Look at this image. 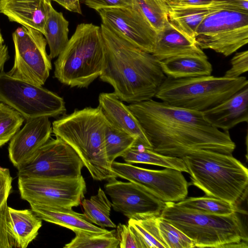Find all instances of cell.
<instances>
[{
  "mask_svg": "<svg viewBox=\"0 0 248 248\" xmlns=\"http://www.w3.org/2000/svg\"><path fill=\"white\" fill-rule=\"evenodd\" d=\"M142 127L152 150L182 158L197 150L232 155L235 144L229 131L212 125L200 112L153 99L127 106Z\"/></svg>",
  "mask_w": 248,
  "mask_h": 248,
  "instance_id": "cell-1",
  "label": "cell"
},
{
  "mask_svg": "<svg viewBox=\"0 0 248 248\" xmlns=\"http://www.w3.org/2000/svg\"><path fill=\"white\" fill-rule=\"evenodd\" d=\"M105 56L99 76L122 101L134 104L155 97L166 76L159 61L102 24Z\"/></svg>",
  "mask_w": 248,
  "mask_h": 248,
  "instance_id": "cell-2",
  "label": "cell"
},
{
  "mask_svg": "<svg viewBox=\"0 0 248 248\" xmlns=\"http://www.w3.org/2000/svg\"><path fill=\"white\" fill-rule=\"evenodd\" d=\"M108 124L99 106L76 109L52 123V133L74 149L95 180L116 177L105 147V133Z\"/></svg>",
  "mask_w": 248,
  "mask_h": 248,
  "instance_id": "cell-3",
  "label": "cell"
},
{
  "mask_svg": "<svg viewBox=\"0 0 248 248\" xmlns=\"http://www.w3.org/2000/svg\"><path fill=\"white\" fill-rule=\"evenodd\" d=\"M191 185L205 196L238 205L247 197L248 169L232 155L197 150L182 157Z\"/></svg>",
  "mask_w": 248,
  "mask_h": 248,
  "instance_id": "cell-4",
  "label": "cell"
},
{
  "mask_svg": "<svg viewBox=\"0 0 248 248\" xmlns=\"http://www.w3.org/2000/svg\"><path fill=\"white\" fill-rule=\"evenodd\" d=\"M160 217L185 234L195 248L248 247V234L238 213L217 215L168 202Z\"/></svg>",
  "mask_w": 248,
  "mask_h": 248,
  "instance_id": "cell-5",
  "label": "cell"
},
{
  "mask_svg": "<svg viewBox=\"0 0 248 248\" xmlns=\"http://www.w3.org/2000/svg\"><path fill=\"white\" fill-rule=\"evenodd\" d=\"M105 47L100 26L78 24L54 62V77L71 87L87 88L103 70Z\"/></svg>",
  "mask_w": 248,
  "mask_h": 248,
  "instance_id": "cell-6",
  "label": "cell"
},
{
  "mask_svg": "<svg viewBox=\"0 0 248 248\" xmlns=\"http://www.w3.org/2000/svg\"><path fill=\"white\" fill-rule=\"evenodd\" d=\"M246 77L200 76L183 78L167 77L155 97L168 104L204 112L248 86Z\"/></svg>",
  "mask_w": 248,
  "mask_h": 248,
  "instance_id": "cell-7",
  "label": "cell"
},
{
  "mask_svg": "<svg viewBox=\"0 0 248 248\" xmlns=\"http://www.w3.org/2000/svg\"><path fill=\"white\" fill-rule=\"evenodd\" d=\"M194 40L202 49L231 55L248 43V12L214 7L198 27Z\"/></svg>",
  "mask_w": 248,
  "mask_h": 248,
  "instance_id": "cell-8",
  "label": "cell"
},
{
  "mask_svg": "<svg viewBox=\"0 0 248 248\" xmlns=\"http://www.w3.org/2000/svg\"><path fill=\"white\" fill-rule=\"evenodd\" d=\"M0 102L17 111L27 121L55 117L66 112L65 102L57 94L0 71Z\"/></svg>",
  "mask_w": 248,
  "mask_h": 248,
  "instance_id": "cell-9",
  "label": "cell"
},
{
  "mask_svg": "<svg viewBox=\"0 0 248 248\" xmlns=\"http://www.w3.org/2000/svg\"><path fill=\"white\" fill-rule=\"evenodd\" d=\"M15 47L14 64L10 76L38 86L43 85L52 69L51 59L46 51L43 34L22 26L12 34Z\"/></svg>",
  "mask_w": 248,
  "mask_h": 248,
  "instance_id": "cell-10",
  "label": "cell"
},
{
  "mask_svg": "<svg viewBox=\"0 0 248 248\" xmlns=\"http://www.w3.org/2000/svg\"><path fill=\"white\" fill-rule=\"evenodd\" d=\"M22 199L30 204L72 208L78 206L86 192L82 175L76 178H41L18 176Z\"/></svg>",
  "mask_w": 248,
  "mask_h": 248,
  "instance_id": "cell-11",
  "label": "cell"
},
{
  "mask_svg": "<svg viewBox=\"0 0 248 248\" xmlns=\"http://www.w3.org/2000/svg\"><path fill=\"white\" fill-rule=\"evenodd\" d=\"M111 169L116 177L138 184L164 202H177L187 195L189 184L181 171L150 170L115 161Z\"/></svg>",
  "mask_w": 248,
  "mask_h": 248,
  "instance_id": "cell-12",
  "label": "cell"
},
{
  "mask_svg": "<svg viewBox=\"0 0 248 248\" xmlns=\"http://www.w3.org/2000/svg\"><path fill=\"white\" fill-rule=\"evenodd\" d=\"M51 138L26 164L17 169L18 176L41 178H76L84 164L74 149L59 137Z\"/></svg>",
  "mask_w": 248,
  "mask_h": 248,
  "instance_id": "cell-13",
  "label": "cell"
},
{
  "mask_svg": "<svg viewBox=\"0 0 248 248\" xmlns=\"http://www.w3.org/2000/svg\"><path fill=\"white\" fill-rule=\"evenodd\" d=\"M106 193L112 201L113 209L127 218L138 219L160 216L165 202L138 184L117 180L116 177L107 180Z\"/></svg>",
  "mask_w": 248,
  "mask_h": 248,
  "instance_id": "cell-14",
  "label": "cell"
},
{
  "mask_svg": "<svg viewBox=\"0 0 248 248\" xmlns=\"http://www.w3.org/2000/svg\"><path fill=\"white\" fill-rule=\"evenodd\" d=\"M102 23L140 49L152 53L157 33L138 7L108 8L97 11Z\"/></svg>",
  "mask_w": 248,
  "mask_h": 248,
  "instance_id": "cell-15",
  "label": "cell"
},
{
  "mask_svg": "<svg viewBox=\"0 0 248 248\" xmlns=\"http://www.w3.org/2000/svg\"><path fill=\"white\" fill-rule=\"evenodd\" d=\"M52 128L47 117L27 121L12 137L8 146L9 159L17 169L28 163L51 138Z\"/></svg>",
  "mask_w": 248,
  "mask_h": 248,
  "instance_id": "cell-16",
  "label": "cell"
},
{
  "mask_svg": "<svg viewBox=\"0 0 248 248\" xmlns=\"http://www.w3.org/2000/svg\"><path fill=\"white\" fill-rule=\"evenodd\" d=\"M98 101V106L111 125L133 136L137 144L152 150L151 144L135 116L113 93H100Z\"/></svg>",
  "mask_w": 248,
  "mask_h": 248,
  "instance_id": "cell-17",
  "label": "cell"
},
{
  "mask_svg": "<svg viewBox=\"0 0 248 248\" xmlns=\"http://www.w3.org/2000/svg\"><path fill=\"white\" fill-rule=\"evenodd\" d=\"M51 0H0V13L10 21L46 34Z\"/></svg>",
  "mask_w": 248,
  "mask_h": 248,
  "instance_id": "cell-18",
  "label": "cell"
},
{
  "mask_svg": "<svg viewBox=\"0 0 248 248\" xmlns=\"http://www.w3.org/2000/svg\"><path fill=\"white\" fill-rule=\"evenodd\" d=\"M248 105L247 86L203 113L212 125L222 131H229L240 123L248 122Z\"/></svg>",
  "mask_w": 248,
  "mask_h": 248,
  "instance_id": "cell-19",
  "label": "cell"
},
{
  "mask_svg": "<svg viewBox=\"0 0 248 248\" xmlns=\"http://www.w3.org/2000/svg\"><path fill=\"white\" fill-rule=\"evenodd\" d=\"M31 210L42 220L65 227L74 232L82 231L92 233H104L109 231L90 222L84 214L72 208L30 204Z\"/></svg>",
  "mask_w": 248,
  "mask_h": 248,
  "instance_id": "cell-20",
  "label": "cell"
},
{
  "mask_svg": "<svg viewBox=\"0 0 248 248\" xmlns=\"http://www.w3.org/2000/svg\"><path fill=\"white\" fill-rule=\"evenodd\" d=\"M167 77L183 78L211 75L213 68L205 53H186L159 61Z\"/></svg>",
  "mask_w": 248,
  "mask_h": 248,
  "instance_id": "cell-21",
  "label": "cell"
},
{
  "mask_svg": "<svg viewBox=\"0 0 248 248\" xmlns=\"http://www.w3.org/2000/svg\"><path fill=\"white\" fill-rule=\"evenodd\" d=\"M186 53H204L195 40L186 36L168 21L164 28L157 33L152 53L159 61Z\"/></svg>",
  "mask_w": 248,
  "mask_h": 248,
  "instance_id": "cell-22",
  "label": "cell"
},
{
  "mask_svg": "<svg viewBox=\"0 0 248 248\" xmlns=\"http://www.w3.org/2000/svg\"><path fill=\"white\" fill-rule=\"evenodd\" d=\"M8 225L16 247L26 248L37 237L42 225V219L31 210L8 207Z\"/></svg>",
  "mask_w": 248,
  "mask_h": 248,
  "instance_id": "cell-23",
  "label": "cell"
},
{
  "mask_svg": "<svg viewBox=\"0 0 248 248\" xmlns=\"http://www.w3.org/2000/svg\"><path fill=\"white\" fill-rule=\"evenodd\" d=\"M69 22L62 13L50 6L44 35L49 48L51 59L57 57L65 48L69 41Z\"/></svg>",
  "mask_w": 248,
  "mask_h": 248,
  "instance_id": "cell-24",
  "label": "cell"
},
{
  "mask_svg": "<svg viewBox=\"0 0 248 248\" xmlns=\"http://www.w3.org/2000/svg\"><path fill=\"white\" fill-rule=\"evenodd\" d=\"M167 8L169 22L180 32L193 39L198 27L214 8L212 7Z\"/></svg>",
  "mask_w": 248,
  "mask_h": 248,
  "instance_id": "cell-25",
  "label": "cell"
},
{
  "mask_svg": "<svg viewBox=\"0 0 248 248\" xmlns=\"http://www.w3.org/2000/svg\"><path fill=\"white\" fill-rule=\"evenodd\" d=\"M121 157L126 163L129 164L154 165L188 172L182 158L163 155L136 143Z\"/></svg>",
  "mask_w": 248,
  "mask_h": 248,
  "instance_id": "cell-26",
  "label": "cell"
},
{
  "mask_svg": "<svg viewBox=\"0 0 248 248\" xmlns=\"http://www.w3.org/2000/svg\"><path fill=\"white\" fill-rule=\"evenodd\" d=\"M157 217L129 219L128 225L135 238L138 248H168L160 235Z\"/></svg>",
  "mask_w": 248,
  "mask_h": 248,
  "instance_id": "cell-27",
  "label": "cell"
},
{
  "mask_svg": "<svg viewBox=\"0 0 248 248\" xmlns=\"http://www.w3.org/2000/svg\"><path fill=\"white\" fill-rule=\"evenodd\" d=\"M82 205L84 215L92 223L101 228L116 227L110 218L111 203L101 187H99L96 195L89 199H84Z\"/></svg>",
  "mask_w": 248,
  "mask_h": 248,
  "instance_id": "cell-28",
  "label": "cell"
},
{
  "mask_svg": "<svg viewBox=\"0 0 248 248\" xmlns=\"http://www.w3.org/2000/svg\"><path fill=\"white\" fill-rule=\"evenodd\" d=\"M179 206L199 211L220 216H228L234 213H244L237 205L216 198L204 196L190 197L175 202Z\"/></svg>",
  "mask_w": 248,
  "mask_h": 248,
  "instance_id": "cell-29",
  "label": "cell"
},
{
  "mask_svg": "<svg viewBox=\"0 0 248 248\" xmlns=\"http://www.w3.org/2000/svg\"><path fill=\"white\" fill-rule=\"evenodd\" d=\"M75 237L64 248H117L119 241L116 231L104 233H92L82 231L75 232Z\"/></svg>",
  "mask_w": 248,
  "mask_h": 248,
  "instance_id": "cell-30",
  "label": "cell"
},
{
  "mask_svg": "<svg viewBox=\"0 0 248 248\" xmlns=\"http://www.w3.org/2000/svg\"><path fill=\"white\" fill-rule=\"evenodd\" d=\"M105 142L107 157L111 164L116 158L122 156L137 143L135 138L114 127L109 123L106 128Z\"/></svg>",
  "mask_w": 248,
  "mask_h": 248,
  "instance_id": "cell-31",
  "label": "cell"
},
{
  "mask_svg": "<svg viewBox=\"0 0 248 248\" xmlns=\"http://www.w3.org/2000/svg\"><path fill=\"white\" fill-rule=\"evenodd\" d=\"M156 33L161 31L169 21L167 8L163 0H133Z\"/></svg>",
  "mask_w": 248,
  "mask_h": 248,
  "instance_id": "cell-32",
  "label": "cell"
},
{
  "mask_svg": "<svg viewBox=\"0 0 248 248\" xmlns=\"http://www.w3.org/2000/svg\"><path fill=\"white\" fill-rule=\"evenodd\" d=\"M24 120L17 111L0 102V147L11 140Z\"/></svg>",
  "mask_w": 248,
  "mask_h": 248,
  "instance_id": "cell-33",
  "label": "cell"
},
{
  "mask_svg": "<svg viewBox=\"0 0 248 248\" xmlns=\"http://www.w3.org/2000/svg\"><path fill=\"white\" fill-rule=\"evenodd\" d=\"M157 222L161 237L168 248H193L195 246L185 234L168 221L157 217Z\"/></svg>",
  "mask_w": 248,
  "mask_h": 248,
  "instance_id": "cell-34",
  "label": "cell"
},
{
  "mask_svg": "<svg viewBox=\"0 0 248 248\" xmlns=\"http://www.w3.org/2000/svg\"><path fill=\"white\" fill-rule=\"evenodd\" d=\"M231 67L226 71L223 77L236 78L248 71V51L237 52L231 59Z\"/></svg>",
  "mask_w": 248,
  "mask_h": 248,
  "instance_id": "cell-35",
  "label": "cell"
},
{
  "mask_svg": "<svg viewBox=\"0 0 248 248\" xmlns=\"http://www.w3.org/2000/svg\"><path fill=\"white\" fill-rule=\"evenodd\" d=\"M8 207L7 202L0 207V248L16 247L9 230Z\"/></svg>",
  "mask_w": 248,
  "mask_h": 248,
  "instance_id": "cell-36",
  "label": "cell"
},
{
  "mask_svg": "<svg viewBox=\"0 0 248 248\" xmlns=\"http://www.w3.org/2000/svg\"><path fill=\"white\" fill-rule=\"evenodd\" d=\"M88 7L97 11L100 9L131 7L133 0H81Z\"/></svg>",
  "mask_w": 248,
  "mask_h": 248,
  "instance_id": "cell-37",
  "label": "cell"
},
{
  "mask_svg": "<svg viewBox=\"0 0 248 248\" xmlns=\"http://www.w3.org/2000/svg\"><path fill=\"white\" fill-rule=\"evenodd\" d=\"M117 237L121 248H138L135 238L128 225L119 223L117 228Z\"/></svg>",
  "mask_w": 248,
  "mask_h": 248,
  "instance_id": "cell-38",
  "label": "cell"
},
{
  "mask_svg": "<svg viewBox=\"0 0 248 248\" xmlns=\"http://www.w3.org/2000/svg\"><path fill=\"white\" fill-rule=\"evenodd\" d=\"M12 180L9 170L0 167V207L7 202L12 188Z\"/></svg>",
  "mask_w": 248,
  "mask_h": 248,
  "instance_id": "cell-39",
  "label": "cell"
},
{
  "mask_svg": "<svg viewBox=\"0 0 248 248\" xmlns=\"http://www.w3.org/2000/svg\"><path fill=\"white\" fill-rule=\"evenodd\" d=\"M168 7H211L216 0H163Z\"/></svg>",
  "mask_w": 248,
  "mask_h": 248,
  "instance_id": "cell-40",
  "label": "cell"
},
{
  "mask_svg": "<svg viewBox=\"0 0 248 248\" xmlns=\"http://www.w3.org/2000/svg\"><path fill=\"white\" fill-rule=\"evenodd\" d=\"M62 6L66 10L82 15L79 0H51Z\"/></svg>",
  "mask_w": 248,
  "mask_h": 248,
  "instance_id": "cell-41",
  "label": "cell"
},
{
  "mask_svg": "<svg viewBox=\"0 0 248 248\" xmlns=\"http://www.w3.org/2000/svg\"><path fill=\"white\" fill-rule=\"evenodd\" d=\"M9 58L8 46L3 44L0 48V71L4 69L5 62Z\"/></svg>",
  "mask_w": 248,
  "mask_h": 248,
  "instance_id": "cell-42",
  "label": "cell"
},
{
  "mask_svg": "<svg viewBox=\"0 0 248 248\" xmlns=\"http://www.w3.org/2000/svg\"><path fill=\"white\" fill-rule=\"evenodd\" d=\"M4 42V40L3 39L2 34L0 31V48L3 46Z\"/></svg>",
  "mask_w": 248,
  "mask_h": 248,
  "instance_id": "cell-43",
  "label": "cell"
}]
</instances>
